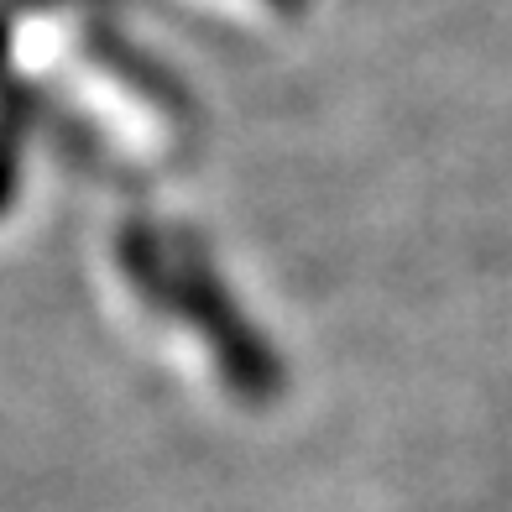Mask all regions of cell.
<instances>
[{"label": "cell", "mask_w": 512, "mask_h": 512, "mask_svg": "<svg viewBox=\"0 0 512 512\" xmlns=\"http://www.w3.org/2000/svg\"><path fill=\"white\" fill-rule=\"evenodd\" d=\"M277 6H298V0H277Z\"/></svg>", "instance_id": "obj_1"}]
</instances>
